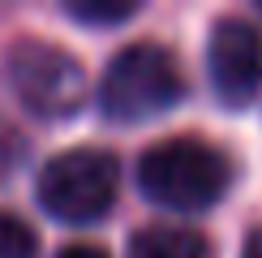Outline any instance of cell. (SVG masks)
<instances>
[{
    "label": "cell",
    "instance_id": "1",
    "mask_svg": "<svg viewBox=\"0 0 262 258\" xmlns=\"http://www.w3.org/2000/svg\"><path fill=\"white\" fill-rule=\"evenodd\" d=\"M232 185V159L202 138H168L138 159V189L155 207L206 211Z\"/></svg>",
    "mask_w": 262,
    "mask_h": 258
},
{
    "label": "cell",
    "instance_id": "2",
    "mask_svg": "<svg viewBox=\"0 0 262 258\" xmlns=\"http://www.w3.org/2000/svg\"><path fill=\"white\" fill-rule=\"evenodd\" d=\"M185 95L181 64L163 43H129L103 69L99 107L116 125H138L177 107Z\"/></svg>",
    "mask_w": 262,
    "mask_h": 258
},
{
    "label": "cell",
    "instance_id": "3",
    "mask_svg": "<svg viewBox=\"0 0 262 258\" xmlns=\"http://www.w3.org/2000/svg\"><path fill=\"white\" fill-rule=\"evenodd\" d=\"M5 78L17 103L43 121H64L86 99V73L78 56L43 39H17L5 52Z\"/></svg>",
    "mask_w": 262,
    "mask_h": 258
},
{
    "label": "cell",
    "instance_id": "4",
    "mask_svg": "<svg viewBox=\"0 0 262 258\" xmlns=\"http://www.w3.org/2000/svg\"><path fill=\"white\" fill-rule=\"evenodd\" d=\"M39 207L60 224H95L116 202V159L107 150L78 146L48 159L39 172Z\"/></svg>",
    "mask_w": 262,
    "mask_h": 258
},
{
    "label": "cell",
    "instance_id": "5",
    "mask_svg": "<svg viewBox=\"0 0 262 258\" xmlns=\"http://www.w3.org/2000/svg\"><path fill=\"white\" fill-rule=\"evenodd\" d=\"M211 86L228 107H245L262 91V30L241 17H220L206 39Z\"/></svg>",
    "mask_w": 262,
    "mask_h": 258
},
{
    "label": "cell",
    "instance_id": "6",
    "mask_svg": "<svg viewBox=\"0 0 262 258\" xmlns=\"http://www.w3.org/2000/svg\"><path fill=\"white\" fill-rule=\"evenodd\" d=\"M129 258H206V236L185 228H142L129 241Z\"/></svg>",
    "mask_w": 262,
    "mask_h": 258
},
{
    "label": "cell",
    "instance_id": "7",
    "mask_svg": "<svg viewBox=\"0 0 262 258\" xmlns=\"http://www.w3.org/2000/svg\"><path fill=\"white\" fill-rule=\"evenodd\" d=\"M64 13L73 22H82V26H121L138 13V5H107V0H69L64 5Z\"/></svg>",
    "mask_w": 262,
    "mask_h": 258
},
{
    "label": "cell",
    "instance_id": "8",
    "mask_svg": "<svg viewBox=\"0 0 262 258\" xmlns=\"http://www.w3.org/2000/svg\"><path fill=\"white\" fill-rule=\"evenodd\" d=\"M35 254H39V241L30 232V224L0 211V258H35Z\"/></svg>",
    "mask_w": 262,
    "mask_h": 258
},
{
    "label": "cell",
    "instance_id": "9",
    "mask_svg": "<svg viewBox=\"0 0 262 258\" xmlns=\"http://www.w3.org/2000/svg\"><path fill=\"white\" fill-rule=\"evenodd\" d=\"M56 258H107L99 245H69V250H60Z\"/></svg>",
    "mask_w": 262,
    "mask_h": 258
},
{
    "label": "cell",
    "instance_id": "10",
    "mask_svg": "<svg viewBox=\"0 0 262 258\" xmlns=\"http://www.w3.org/2000/svg\"><path fill=\"white\" fill-rule=\"evenodd\" d=\"M241 258H262V232L249 236V245H245V254H241Z\"/></svg>",
    "mask_w": 262,
    "mask_h": 258
}]
</instances>
